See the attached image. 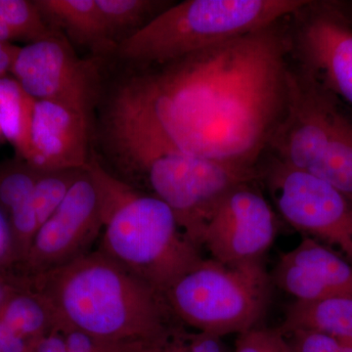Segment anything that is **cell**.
I'll return each mask as SVG.
<instances>
[{
  "label": "cell",
  "mask_w": 352,
  "mask_h": 352,
  "mask_svg": "<svg viewBox=\"0 0 352 352\" xmlns=\"http://www.w3.org/2000/svg\"><path fill=\"white\" fill-rule=\"evenodd\" d=\"M285 18L150 67L116 96L178 149L258 175V166L288 108Z\"/></svg>",
  "instance_id": "1"
},
{
  "label": "cell",
  "mask_w": 352,
  "mask_h": 352,
  "mask_svg": "<svg viewBox=\"0 0 352 352\" xmlns=\"http://www.w3.org/2000/svg\"><path fill=\"white\" fill-rule=\"evenodd\" d=\"M21 287L43 296L55 327L108 342L157 344L179 323L163 294L98 250Z\"/></svg>",
  "instance_id": "2"
},
{
  "label": "cell",
  "mask_w": 352,
  "mask_h": 352,
  "mask_svg": "<svg viewBox=\"0 0 352 352\" xmlns=\"http://www.w3.org/2000/svg\"><path fill=\"white\" fill-rule=\"evenodd\" d=\"M108 134L122 163L146 176L153 195L171 208L199 249L204 223L217 201L240 183L258 179L178 149L120 100L111 104Z\"/></svg>",
  "instance_id": "3"
},
{
  "label": "cell",
  "mask_w": 352,
  "mask_h": 352,
  "mask_svg": "<svg viewBox=\"0 0 352 352\" xmlns=\"http://www.w3.org/2000/svg\"><path fill=\"white\" fill-rule=\"evenodd\" d=\"M100 191L103 230L98 251L163 294L201 259L175 214L154 195L140 193L90 160Z\"/></svg>",
  "instance_id": "4"
},
{
  "label": "cell",
  "mask_w": 352,
  "mask_h": 352,
  "mask_svg": "<svg viewBox=\"0 0 352 352\" xmlns=\"http://www.w3.org/2000/svg\"><path fill=\"white\" fill-rule=\"evenodd\" d=\"M307 0H186L120 41L124 60L156 67L274 24Z\"/></svg>",
  "instance_id": "5"
},
{
  "label": "cell",
  "mask_w": 352,
  "mask_h": 352,
  "mask_svg": "<svg viewBox=\"0 0 352 352\" xmlns=\"http://www.w3.org/2000/svg\"><path fill=\"white\" fill-rule=\"evenodd\" d=\"M266 153L352 200V110L291 64L288 108Z\"/></svg>",
  "instance_id": "6"
},
{
  "label": "cell",
  "mask_w": 352,
  "mask_h": 352,
  "mask_svg": "<svg viewBox=\"0 0 352 352\" xmlns=\"http://www.w3.org/2000/svg\"><path fill=\"white\" fill-rule=\"evenodd\" d=\"M272 284L261 259L226 265L203 258L164 296L176 320L221 338L256 328L270 305Z\"/></svg>",
  "instance_id": "7"
},
{
  "label": "cell",
  "mask_w": 352,
  "mask_h": 352,
  "mask_svg": "<svg viewBox=\"0 0 352 352\" xmlns=\"http://www.w3.org/2000/svg\"><path fill=\"white\" fill-rule=\"evenodd\" d=\"M289 64L352 110V22L338 0H307L285 18Z\"/></svg>",
  "instance_id": "8"
},
{
  "label": "cell",
  "mask_w": 352,
  "mask_h": 352,
  "mask_svg": "<svg viewBox=\"0 0 352 352\" xmlns=\"http://www.w3.org/2000/svg\"><path fill=\"white\" fill-rule=\"evenodd\" d=\"M258 178L278 212L303 236L318 241L352 263V200L329 183L270 156Z\"/></svg>",
  "instance_id": "9"
},
{
  "label": "cell",
  "mask_w": 352,
  "mask_h": 352,
  "mask_svg": "<svg viewBox=\"0 0 352 352\" xmlns=\"http://www.w3.org/2000/svg\"><path fill=\"white\" fill-rule=\"evenodd\" d=\"M103 230L100 191L87 166L63 203L41 226L18 271L19 283L73 263L89 252Z\"/></svg>",
  "instance_id": "10"
},
{
  "label": "cell",
  "mask_w": 352,
  "mask_h": 352,
  "mask_svg": "<svg viewBox=\"0 0 352 352\" xmlns=\"http://www.w3.org/2000/svg\"><path fill=\"white\" fill-rule=\"evenodd\" d=\"M256 182L240 183L227 192L204 223L201 249L220 263L261 259L276 237V214Z\"/></svg>",
  "instance_id": "11"
},
{
  "label": "cell",
  "mask_w": 352,
  "mask_h": 352,
  "mask_svg": "<svg viewBox=\"0 0 352 352\" xmlns=\"http://www.w3.org/2000/svg\"><path fill=\"white\" fill-rule=\"evenodd\" d=\"M10 73L34 100L89 113L96 94L94 67L78 59L56 36L19 48Z\"/></svg>",
  "instance_id": "12"
},
{
  "label": "cell",
  "mask_w": 352,
  "mask_h": 352,
  "mask_svg": "<svg viewBox=\"0 0 352 352\" xmlns=\"http://www.w3.org/2000/svg\"><path fill=\"white\" fill-rule=\"evenodd\" d=\"M271 279L296 300L352 296V263L307 236L280 258Z\"/></svg>",
  "instance_id": "13"
},
{
  "label": "cell",
  "mask_w": 352,
  "mask_h": 352,
  "mask_svg": "<svg viewBox=\"0 0 352 352\" xmlns=\"http://www.w3.org/2000/svg\"><path fill=\"white\" fill-rule=\"evenodd\" d=\"M88 116L51 101H36L25 162L34 170H82L87 154Z\"/></svg>",
  "instance_id": "14"
},
{
  "label": "cell",
  "mask_w": 352,
  "mask_h": 352,
  "mask_svg": "<svg viewBox=\"0 0 352 352\" xmlns=\"http://www.w3.org/2000/svg\"><path fill=\"white\" fill-rule=\"evenodd\" d=\"M277 329L284 336L298 330L317 331L352 344V296L296 300L287 307L284 321Z\"/></svg>",
  "instance_id": "15"
},
{
  "label": "cell",
  "mask_w": 352,
  "mask_h": 352,
  "mask_svg": "<svg viewBox=\"0 0 352 352\" xmlns=\"http://www.w3.org/2000/svg\"><path fill=\"white\" fill-rule=\"evenodd\" d=\"M34 2L43 18L55 20L80 43L94 47L111 44L96 0H39Z\"/></svg>",
  "instance_id": "16"
},
{
  "label": "cell",
  "mask_w": 352,
  "mask_h": 352,
  "mask_svg": "<svg viewBox=\"0 0 352 352\" xmlns=\"http://www.w3.org/2000/svg\"><path fill=\"white\" fill-rule=\"evenodd\" d=\"M36 100L15 78H0V131L24 160L30 151V136Z\"/></svg>",
  "instance_id": "17"
},
{
  "label": "cell",
  "mask_w": 352,
  "mask_h": 352,
  "mask_svg": "<svg viewBox=\"0 0 352 352\" xmlns=\"http://www.w3.org/2000/svg\"><path fill=\"white\" fill-rule=\"evenodd\" d=\"M0 318L31 344L55 325L48 303L27 288H12L8 292L0 302Z\"/></svg>",
  "instance_id": "18"
},
{
  "label": "cell",
  "mask_w": 352,
  "mask_h": 352,
  "mask_svg": "<svg viewBox=\"0 0 352 352\" xmlns=\"http://www.w3.org/2000/svg\"><path fill=\"white\" fill-rule=\"evenodd\" d=\"M156 0H96L104 28L111 43L113 36L131 28L138 30L170 6Z\"/></svg>",
  "instance_id": "19"
},
{
  "label": "cell",
  "mask_w": 352,
  "mask_h": 352,
  "mask_svg": "<svg viewBox=\"0 0 352 352\" xmlns=\"http://www.w3.org/2000/svg\"><path fill=\"white\" fill-rule=\"evenodd\" d=\"M38 175L21 157L0 164V212L6 220L32 200Z\"/></svg>",
  "instance_id": "20"
},
{
  "label": "cell",
  "mask_w": 352,
  "mask_h": 352,
  "mask_svg": "<svg viewBox=\"0 0 352 352\" xmlns=\"http://www.w3.org/2000/svg\"><path fill=\"white\" fill-rule=\"evenodd\" d=\"M85 168L38 170L32 201L39 228L56 212Z\"/></svg>",
  "instance_id": "21"
},
{
  "label": "cell",
  "mask_w": 352,
  "mask_h": 352,
  "mask_svg": "<svg viewBox=\"0 0 352 352\" xmlns=\"http://www.w3.org/2000/svg\"><path fill=\"white\" fill-rule=\"evenodd\" d=\"M157 352H226L219 337L201 332H187L175 325Z\"/></svg>",
  "instance_id": "22"
},
{
  "label": "cell",
  "mask_w": 352,
  "mask_h": 352,
  "mask_svg": "<svg viewBox=\"0 0 352 352\" xmlns=\"http://www.w3.org/2000/svg\"><path fill=\"white\" fill-rule=\"evenodd\" d=\"M289 352H352V344L317 331L298 330L285 335Z\"/></svg>",
  "instance_id": "23"
},
{
  "label": "cell",
  "mask_w": 352,
  "mask_h": 352,
  "mask_svg": "<svg viewBox=\"0 0 352 352\" xmlns=\"http://www.w3.org/2000/svg\"><path fill=\"white\" fill-rule=\"evenodd\" d=\"M235 352H289L286 337L278 329L254 328L241 333Z\"/></svg>",
  "instance_id": "24"
},
{
  "label": "cell",
  "mask_w": 352,
  "mask_h": 352,
  "mask_svg": "<svg viewBox=\"0 0 352 352\" xmlns=\"http://www.w3.org/2000/svg\"><path fill=\"white\" fill-rule=\"evenodd\" d=\"M31 342L0 318V352H30Z\"/></svg>",
  "instance_id": "25"
},
{
  "label": "cell",
  "mask_w": 352,
  "mask_h": 352,
  "mask_svg": "<svg viewBox=\"0 0 352 352\" xmlns=\"http://www.w3.org/2000/svg\"><path fill=\"white\" fill-rule=\"evenodd\" d=\"M10 267V244L6 217L0 212V274H6Z\"/></svg>",
  "instance_id": "26"
},
{
  "label": "cell",
  "mask_w": 352,
  "mask_h": 352,
  "mask_svg": "<svg viewBox=\"0 0 352 352\" xmlns=\"http://www.w3.org/2000/svg\"><path fill=\"white\" fill-rule=\"evenodd\" d=\"M18 51L19 47L17 46L0 41V78H3L11 72Z\"/></svg>",
  "instance_id": "27"
},
{
  "label": "cell",
  "mask_w": 352,
  "mask_h": 352,
  "mask_svg": "<svg viewBox=\"0 0 352 352\" xmlns=\"http://www.w3.org/2000/svg\"><path fill=\"white\" fill-rule=\"evenodd\" d=\"M344 10L352 22V1H344Z\"/></svg>",
  "instance_id": "28"
},
{
  "label": "cell",
  "mask_w": 352,
  "mask_h": 352,
  "mask_svg": "<svg viewBox=\"0 0 352 352\" xmlns=\"http://www.w3.org/2000/svg\"><path fill=\"white\" fill-rule=\"evenodd\" d=\"M164 340H163V342H160V344H156V346L148 347V349H144V351H141V352H157V351H159L160 346H162V344H163Z\"/></svg>",
  "instance_id": "29"
},
{
  "label": "cell",
  "mask_w": 352,
  "mask_h": 352,
  "mask_svg": "<svg viewBox=\"0 0 352 352\" xmlns=\"http://www.w3.org/2000/svg\"><path fill=\"white\" fill-rule=\"evenodd\" d=\"M0 134H1V131H0Z\"/></svg>",
  "instance_id": "30"
}]
</instances>
